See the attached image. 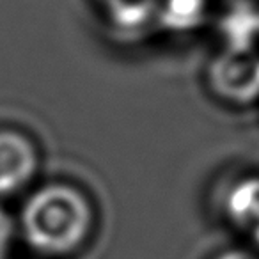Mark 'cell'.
I'll use <instances>...</instances> for the list:
<instances>
[{
  "instance_id": "7a4b0ae2",
  "label": "cell",
  "mask_w": 259,
  "mask_h": 259,
  "mask_svg": "<svg viewBox=\"0 0 259 259\" xmlns=\"http://www.w3.org/2000/svg\"><path fill=\"white\" fill-rule=\"evenodd\" d=\"M37 167L36 144L18 130H0V197L18 194L30 185Z\"/></svg>"
},
{
  "instance_id": "3957f363",
  "label": "cell",
  "mask_w": 259,
  "mask_h": 259,
  "mask_svg": "<svg viewBox=\"0 0 259 259\" xmlns=\"http://www.w3.org/2000/svg\"><path fill=\"white\" fill-rule=\"evenodd\" d=\"M15 220L6 209L0 208V259H8L15 240Z\"/></svg>"
},
{
  "instance_id": "277c9868",
  "label": "cell",
  "mask_w": 259,
  "mask_h": 259,
  "mask_svg": "<svg viewBox=\"0 0 259 259\" xmlns=\"http://www.w3.org/2000/svg\"><path fill=\"white\" fill-rule=\"evenodd\" d=\"M226 259H252L250 255L247 254H234V255H224Z\"/></svg>"
},
{
  "instance_id": "6da1fadb",
  "label": "cell",
  "mask_w": 259,
  "mask_h": 259,
  "mask_svg": "<svg viewBox=\"0 0 259 259\" xmlns=\"http://www.w3.org/2000/svg\"><path fill=\"white\" fill-rule=\"evenodd\" d=\"M20 227L27 243L48 257L75 254L94 227V209L80 188L50 183L36 190L22 209Z\"/></svg>"
}]
</instances>
